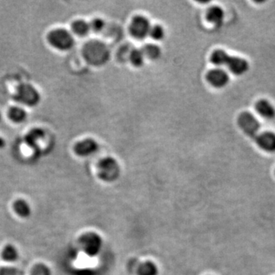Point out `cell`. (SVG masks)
I'll list each match as a JSON object with an SVG mask.
<instances>
[{
	"label": "cell",
	"instance_id": "obj_1",
	"mask_svg": "<svg viewBox=\"0 0 275 275\" xmlns=\"http://www.w3.org/2000/svg\"><path fill=\"white\" fill-rule=\"evenodd\" d=\"M211 61L215 65L226 66L235 75L244 74L249 70V64L246 60L238 57L229 56L223 50H216L212 53Z\"/></svg>",
	"mask_w": 275,
	"mask_h": 275
},
{
	"label": "cell",
	"instance_id": "obj_2",
	"mask_svg": "<svg viewBox=\"0 0 275 275\" xmlns=\"http://www.w3.org/2000/svg\"><path fill=\"white\" fill-rule=\"evenodd\" d=\"M84 55L90 64L101 65L108 59L109 52L105 44L99 41H93L85 45Z\"/></svg>",
	"mask_w": 275,
	"mask_h": 275
},
{
	"label": "cell",
	"instance_id": "obj_3",
	"mask_svg": "<svg viewBox=\"0 0 275 275\" xmlns=\"http://www.w3.org/2000/svg\"><path fill=\"white\" fill-rule=\"evenodd\" d=\"M47 40L53 47L61 50H69L74 43L71 34L63 29H55L50 32L47 35Z\"/></svg>",
	"mask_w": 275,
	"mask_h": 275
},
{
	"label": "cell",
	"instance_id": "obj_4",
	"mask_svg": "<svg viewBox=\"0 0 275 275\" xmlns=\"http://www.w3.org/2000/svg\"><path fill=\"white\" fill-rule=\"evenodd\" d=\"M238 125L243 132L253 140L260 133L261 124L257 118L249 112H244L239 115Z\"/></svg>",
	"mask_w": 275,
	"mask_h": 275
},
{
	"label": "cell",
	"instance_id": "obj_5",
	"mask_svg": "<svg viewBox=\"0 0 275 275\" xmlns=\"http://www.w3.org/2000/svg\"><path fill=\"white\" fill-rule=\"evenodd\" d=\"M14 99L17 102L29 106H34L39 102L41 96L38 90L30 84H21L18 87Z\"/></svg>",
	"mask_w": 275,
	"mask_h": 275
},
{
	"label": "cell",
	"instance_id": "obj_6",
	"mask_svg": "<svg viewBox=\"0 0 275 275\" xmlns=\"http://www.w3.org/2000/svg\"><path fill=\"white\" fill-rule=\"evenodd\" d=\"M120 169L114 158L105 157L98 164V175L105 181H113L119 177Z\"/></svg>",
	"mask_w": 275,
	"mask_h": 275
},
{
	"label": "cell",
	"instance_id": "obj_7",
	"mask_svg": "<svg viewBox=\"0 0 275 275\" xmlns=\"http://www.w3.org/2000/svg\"><path fill=\"white\" fill-rule=\"evenodd\" d=\"M151 24L148 18L144 16H136L133 18L129 26L130 32L134 38L143 39L149 35Z\"/></svg>",
	"mask_w": 275,
	"mask_h": 275
},
{
	"label": "cell",
	"instance_id": "obj_8",
	"mask_svg": "<svg viewBox=\"0 0 275 275\" xmlns=\"http://www.w3.org/2000/svg\"><path fill=\"white\" fill-rule=\"evenodd\" d=\"M258 146L267 152H275V133L264 131L259 133L254 139Z\"/></svg>",
	"mask_w": 275,
	"mask_h": 275
},
{
	"label": "cell",
	"instance_id": "obj_9",
	"mask_svg": "<svg viewBox=\"0 0 275 275\" xmlns=\"http://www.w3.org/2000/svg\"><path fill=\"white\" fill-rule=\"evenodd\" d=\"M81 243L85 252L90 255H96L102 246L100 237L93 233L84 235L81 239Z\"/></svg>",
	"mask_w": 275,
	"mask_h": 275
},
{
	"label": "cell",
	"instance_id": "obj_10",
	"mask_svg": "<svg viewBox=\"0 0 275 275\" xmlns=\"http://www.w3.org/2000/svg\"><path fill=\"white\" fill-rule=\"evenodd\" d=\"M208 82L215 88H223L227 85L229 76L223 69H214L210 70L206 76Z\"/></svg>",
	"mask_w": 275,
	"mask_h": 275
},
{
	"label": "cell",
	"instance_id": "obj_11",
	"mask_svg": "<svg viewBox=\"0 0 275 275\" xmlns=\"http://www.w3.org/2000/svg\"><path fill=\"white\" fill-rule=\"evenodd\" d=\"M99 145L96 141L91 139H85L82 142H78L74 147V151L79 156H89L96 152Z\"/></svg>",
	"mask_w": 275,
	"mask_h": 275
},
{
	"label": "cell",
	"instance_id": "obj_12",
	"mask_svg": "<svg viewBox=\"0 0 275 275\" xmlns=\"http://www.w3.org/2000/svg\"><path fill=\"white\" fill-rule=\"evenodd\" d=\"M255 109L264 119H273L275 118L274 106L266 99L258 101L255 104Z\"/></svg>",
	"mask_w": 275,
	"mask_h": 275
},
{
	"label": "cell",
	"instance_id": "obj_13",
	"mask_svg": "<svg viewBox=\"0 0 275 275\" xmlns=\"http://www.w3.org/2000/svg\"><path fill=\"white\" fill-rule=\"evenodd\" d=\"M224 17V11L218 6H212L208 9L206 13L208 21L217 26H220L223 24Z\"/></svg>",
	"mask_w": 275,
	"mask_h": 275
},
{
	"label": "cell",
	"instance_id": "obj_14",
	"mask_svg": "<svg viewBox=\"0 0 275 275\" xmlns=\"http://www.w3.org/2000/svg\"><path fill=\"white\" fill-rule=\"evenodd\" d=\"M44 136V130L39 128H33L30 130L24 136V142L31 147L36 146V143L38 141L43 139Z\"/></svg>",
	"mask_w": 275,
	"mask_h": 275
},
{
	"label": "cell",
	"instance_id": "obj_15",
	"mask_svg": "<svg viewBox=\"0 0 275 275\" xmlns=\"http://www.w3.org/2000/svg\"><path fill=\"white\" fill-rule=\"evenodd\" d=\"M14 209L19 216L28 218L32 214V209L27 201L22 199L17 200L14 203Z\"/></svg>",
	"mask_w": 275,
	"mask_h": 275
},
{
	"label": "cell",
	"instance_id": "obj_16",
	"mask_svg": "<svg viewBox=\"0 0 275 275\" xmlns=\"http://www.w3.org/2000/svg\"><path fill=\"white\" fill-rule=\"evenodd\" d=\"M72 30L76 35L84 36V35H87L90 32V24L86 22L84 20H76L72 24Z\"/></svg>",
	"mask_w": 275,
	"mask_h": 275
},
{
	"label": "cell",
	"instance_id": "obj_17",
	"mask_svg": "<svg viewBox=\"0 0 275 275\" xmlns=\"http://www.w3.org/2000/svg\"><path fill=\"white\" fill-rule=\"evenodd\" d=\"M9 118L13 122L19 123L25 120L27 117V113L23 108L18 106H13L10 108L9 112Z\"/></svg>",
	"mask_w": 275,
	"mask_h": 275
},
{
	"label": "cell",
	"instance_id": "obj_18",
	"mask_svg": "<svg viewBox=\"0 0 275 275\" xmlns=\"http://www.w3.org/2000/svg\"><path fill=\"white\" fill-rule=\"evenodd\" d=\"M3 258L6 261L13 262L18 258V252L17 249L12 244H8L3 249Z\"/></svg>",
	"mask_w": 275,
	"mask_h": 275
},
{
	"label": "cell",
	"instance_id": "obj_19",
	"mask_svg": "<svg viewBox=\"0 0 275 275\" xmlns=\"http://www.w3.org/2000/svg\"><path fill=\"white\" fill-rule=\"evenodd\" d=\"M144 56L148 57L150 59H157L160 57V49L154 44H147L142 48Z\"/></svg>",
	"mask_w": 275,
	"mask_h": 275
},
{
	"label": "cell",
	"instance_id": "obj_20",
	"mask_svg": "<svg viewBox=\"0 0 275 275\" xmlns=\"http://www.w3.org/2000/svg\"><path fill=\"white\" fill-rule=\"evenodd\" d=\"M157 270L152 262H145L139 269V275H157Z\"/></svg>",
	"mask_w": 275,
	"mask_h": 275
},
{
	"label": "cell",
	"instance_id": "obj_21",
	"mask_svg": "<svg viewBox=\"0 0 275 275\" xmlns=\"http://www.w3.org/2000/svg\"><path fill=\"white\" fill-rule=\"evenodd\" d=\"M144 58L145 56H144L143 52L139 49H134L130 54L131 62L132 63L133 65L136 66V67H140L143 64Z\"/></svg>",
	"mask_w": 275,
	"mask_h": 275
},
{
	"label": "cell",
	"instance_id": "obj_22",
	"mask_svg": "<svg viewBox=\"0 0 275 275\" xmlns=\"http://www.w3.org/2000/svg\"><path fill=\"white\" fill-rule=\"evenodd\" d=\"M149 35L153 39L160 41V40L163 39V36H164V32L160 26L154 25L151 28Z\"/></svg>",
	"mask_w": 275,
	"mask_h": 275
},
{
	"label": "cell",
	"instance_id": "obj_23",
	"mask_svg": "<svg viewBox=\"0 0 275 275\" xmlns=\"http://www.w3.org/2000/svg\"><path fill=\"white\" fill-rule=\"evenodd\" d=\"M32 275H50V270L44 264H38L32 270Z\"/></svg>",
	"mask_w": 275,
	"mask_h": 275
},
{
	"label": "cell",
	"instance_id": "obj_24",
	"mask_svg": "<svg viewBox=\"0 0 275 275\" xmlns=\"http://www.w3.org/2000/svg\"><path fill=\"white\" fill-rule=\"evenodd\" d=\"M104 21L102 19L99 18H96V19L93 20L91 23L90 24V29L95 32H100L104 28Z\"/></svg>",
	"mask_w": 275,
	"mask_h": 275
},
{
	"label": "cell",
	"instance_id": "obj_25",
	"mask_svg": "<svg viewBox=\"0 0 275 275\" xmlns=\"http://www.w3.org/2000/svg\"><path fill=\"white\" fill-rule=\"evenodd\" d=\"M1 275H17V271L14 269L6 268V270L2 272Z\"/></svg>",
	"mask_w": 275,
	"mask_h": 275
},
{
	"label": "cell",
	"instance_id": "obj_26",
	"mask_svg": "<svg viewBox=\"0 0 275 275\" xmlns=\"http://www.w3.org/2000/svg\"><path fill=\"white\" fill-rule=\"evenodd\" d=\"M5 145H6V142H5L4 139H3V138L0 137V149L4 148Z\"/></svg>",
	"mask_w": 275,
	"mask_h": 275
},
{
	"label": "cell",
	"instance_id": "obj_27",
	"mask_svg": "<svg viewBox=\"0 0 275 275\" xmlns=\"http://www.w3.org/2000/svg\"><path fill=\"white\" fill-rule=\"evenodd\" d=\"M0 120H1V113H0Z\"/></svg>",
	"mask_w": 275,
	"mask_h": 275
}]
</instances>
